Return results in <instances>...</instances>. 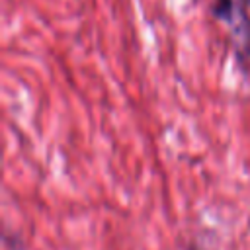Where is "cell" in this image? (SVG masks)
I'll use <instances>...</instances> for the list:
<instances>
[{
    "label": "cell",
    "mask_w": 250,
    "mask_h": 250,
    "mask_svg": "<svg viewBox=\"0 0 250 250\" xmlns=\"http://www.w3.org/2000/svg\"><path fill=\"white\" fill-rule=\"evenodd\" d=\"M211 14L225 23L236 64L248 70L250 62V0H211Z\"/></svg>",
    "instance_id": "cell-1"
},
{
    "label": "cell",
    "mask_w": 250,
    "mask_h": 250,
    "mask_svg": "<svg viewBox=\"0 0 250 250\" xmlns=\"http://www.w3.org/2000/svg\"><path fill=\"white\" fill-rule=\"evenodd\" d=\"M189 250H197V248H193V246H191V248H189Z\"/></svg>",
    "instance_id": "cell-2"
}]
</instances>
